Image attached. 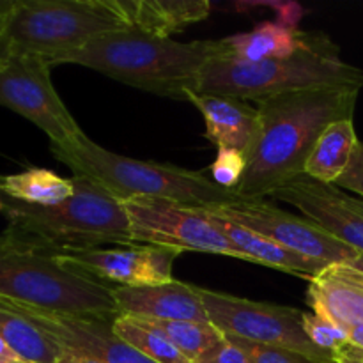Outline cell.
I'll return each mask as SVG.
<instances>
[{"label": "cell", "mask_w": 363, "mask_h": 363, "mask_svg": "<svg viewBox=\"0 0 363 363\" xmlns=\"http://www.w3.org/2000/svg\"><path fill=\"white\" fill-rule=\"evenodd\" d=\"M360 87H321L259 99L261 126L247 156V172L236 194L268 199L303 176L305 163L330 124L353 119Z\"/></svg>", "instance_id": "cell-1"}, {"label": "cell", "mask_w": 363, "mask_h": 363, "mask_svg": "<svg viewBox=\"0 0 363 363\" xmlns=\"http://www.w3.org/2000/svg\"><path fill=\"white\" fill-rule=\"evenodd\" d=\"M220 55V39L181 43L128 27L94 39L62 64H78L130 87L186 101L190 92H197L202 69Z\"/></svg>", "instance_id": "cell-2"}, {"label": "cell", "mask_w": 363, "mask_h": 363, "mask_svg": "<svg viewBox=\"0 0 363 363\" xmlns=\"http://www.w3.org/2000/svg\"><path fill=\"white\" fill-rule=\"evenodd\" d=\"M0 300L57 315H119L112 286L66 264L53 248L13 227L0 233Z\"/></svg>", "instance_id": "cell-3"}, {"label": "cell", "mask_w": 363, "mask_h": 363, "mask_svg": "<svg viewBox=\"0 0 363 363\" xmlns=\"http://www.w3.org/2000/svg\"><path fill=\"white\" fill-rule=\"evenodd\" d=\"M52 152L73 170V176L92 181L123 202L160 199L190 208L215 209L241 201L236 191L218 186L206 174L117 155L87 135L64 147H52Z\"/></svg>", "instance_id": "cell-4"}, {"label": "cell", "mask_w": 363, "mask_h": 363, "mask_svg": "<svg viewBox=\"0 0 363 363\" xmlns=\"http://www.w3.org/2000/svg\"><path fill=\"white\" fill-rule=\"evenodd\" d=\"M363 85V71L340 57V50L323 32L289 57L240 62L213 59L199 78V94L230 96L259 101L269 96L321 87Z\"/></svg>", "instance_id": "cell-5"}, {"label": "cell", "mask_w": 363, "mask_h": 363, "mask_svg": "<svg viewBox=\"0 0 363 363\" xmlns=\"http://www.w3.org/2000/svg\"><path fill=\"white\" fill-rule=\"evenodd\" d=\"M74 195L57 206H32L4 199L9 227L57 252L130 247V218L123 201L85 177L73 176Z\"/></svg>", "instance_id": "cell-6"}, {"label": "cell", "mask_w": 363, "mask_h": 363, "mask_svg": "<svg viewBox=\"0 0 363 363\" xmlns=\"http://www.w3.org/2000/svg\"><path fill=\"white\" fill-rule=\"evenodd\" d=\"M128 27L117 0H14L4 55H32L57 66L94 39Z\"/></svg>", "instance_id": "cell-7"}, {"label": "cell", "mask_w": 363, "mask_h": 363, "mask_svg": "<svg viewBox=\"0 0 363 363\" xmlns=\"http://www.w3.org/2000/svg\"><path fill=\"white\" fill-rule=\"evenodd\" d=\"M201 291L206 312L223 337L250 340L264 346L286 347L323 363H333L332 354L318 350L303 330V312L286 305L262 303L218 291Z\"/></svg>", "instance_id": "cell-8"}, {"label": "cell", "mask_w": 363, "mask_h": 363, "mask_svg": "<svg viewBox=\"0 0 363 363\" xmlns=\"http://www.w3.org/2000/svg\"><path fill=\"white\" fill-rule=\"evenodd\" d=\"M52 67L39 57L2 55L0 106L35 124L50 138L52 147H64L85 133L55 91Z\"/></svg>", "instance_id": "cell-9"}, {"label": "cell", "mask_w": 363, "mask_h": 363, "mask_svg": "<svg viewBox=\"0 0 363 363\" xmlns=\"http://www.w3.org/2000/svg\"><path fill=\"white\" fill-rule=\"evenodd\" d=\"M123 204L135 245L170 248L179 254L202 252L248 261L216 229L204 209L160 199H131Z\"/></svg>", "instance_id": "cell-10"}, {"label": "cell", "mask_w": 363, "mask_h": 363, "mask_svg": "<svg viewBox=\"0 0 363 363\" xmlns=\"http://www.w3.org/2000/svg\"><path fill=\"white\" fill-rule=\"evenodd\" d=\"M208 211L269 238L296 254L326 264H350L360 255V252L330 236L308 218L284 211L268 199H259V201L241 199L234 204L208 209Z\"/></svg>", "instance_id": "cell-11"}, {"label": "cell", "mask_w": 363, "mask_h": 363, "mask_svg": "<svg viewBox=\"0 0 363 363\" xmlns=\"http://www.w3.org/2000/svg\"><path fill=\"white\" fill-rule=\"evenodd\" d=\"M57 252V250H55ZM60 261L112 287L158 286L174 280L179 252L152 245L57 252Z\"/></svg>", "instance_id": "cell-12"}, {"label": "cell", "mask_w": 363, "mask_h": 363, "mask_svg": "<svg viewBox=\"0 0 363 363\" xmlns=\"http://www.w3.org/2000/svg\"><path fill=\"white\" fill-rule=\"evenodd\" d=\"M272 199L291 204L325 233L363 254V211L357 199L335 184L300 176L277 190Z\"/></svg>", "instance_id": "cell-13"}, {"label": "cell", "mask_w": 363, "mask_h": 363, "mask_svg": "<svg viewBox=\"0 0 363 363\" xmlns=\"http://www.w3.org/2000/svg\"><path fill=\"white\" fill-rule=\"evenodd\" d=\"M2 301L21 312L43 332L48 333L59 346L67 347V350L80 351L101 363H156L113 333V319L91 318V315H85V318L57 315L21 307L13 301Z\"/></svg>", "instance_id": "cell-14"}, {"label": "cell", "mask_w": 363, "mask_h": 363, "mask_svg": "<svg viewBox=\"0 0 363 363\" xmlns=\"http://www.w3.org/2000/svg\"><path fill=\"white\" fill-rule=\"evenodd\" d=\"M117 314L160 321L211 323L197 286L170 280L158 286L113 287Z\"/></svg>", "instance_id": "cell-15"}, {"label": "cell", "mask_w": 363, "mask_h": 363, "mask_svg": "<svg viewBox=\"0 0 363 363\" xmlns=\"http://www.w3.org/2000/svg\"><path fill=\"white\" fill-rule=\"evenodd\" d=\"M307 305L350 333L363 325V273L351 264H332L308 282Z\"/></svg>", "instance_id": "cell-16"}, {"label": "cell", "mask_w": 363, "mask_h": 363, "mask_svg": "<svg viewBox=\"0 0 363 363\" xmlns=\"http://www.w3.org/2000/svg\"><path fill=\"white\" fill-rule=\"evenodd\" d=\"M186 101L202 113L206 138L211 140L216 149H236L248 156L261 126L257 106L254 108L240 98L199 92H190Z\"/></svg>", "instance_id": "cell-17"}, {"label": "cell", "mask_w": 363, "mask_h": 363, "mask_svg": "<svg viewBox=\"0 0 363 363\" xmlns=\"http://www.w3.org/2000/svg\"><path fill=\"white\" fill-rule=\"evenodd\" d=\"M204 211L208 213V216L215 223L216 229L248 259V262L269 266V268L291 273V275H296L300 279L308 280V282L315 275H319L323 269L332 266L326 264V262L315 261V259L305 257L301 254H296V252L282 247L277 241L261 236V234L254 233V230L247 229V227L240 225V223L230 222V220L223 218V216L216 215V213L208 211V209H204Z\"/></svg>", "instance_id": "cell-18"}, {"label": "cell", "mask_w": 363, "mask_h": 363, "mask_svg": "<svg viewBox=\"0 0 363 363\" xmlns=\"http://www.w3.org/2000/svg\"><path fill=\"white\" fill-rule=\"evenodd\" d=\"M314 32H305L284 21H262L252 30L220 39V59L240 62H261L289 57L311 41Z\"/></svg>", "instance_id": "cell-19"}, {"label": "cell", "mask_w": 363, "mask_h": 363, "mask_svg": "<svg viewBox=\"0 0 363 363\" xmlns=\"http://www.w3.org/2000/svg\"><path fill=\"white\" fill-rule=\"evenodd\" d=\"M117 6L130 27L160 38H170L211 13L206 0H117Z\"/></svg>", "instance_id": "cell-20"}, {"label": "cell", "mask_w": 363, "mask_h": 363, "mask_svg": "<svg viewBox=\"0 0 363 363\" xmlns=\"http://www.w3.org/2000/svg\"><path fill=\"white\" fill-rule=\"evenodd\" d=\"M358 144L353 119L330 124L307 158L303 174L319 183L335 184L350 169Z\"/></svg>", "instance_id": "cell-21"}, {"label": "cell", "mask_w": 363, "mask_h": 363, "mask_svg": "<svg viewBox=\"0 0 363 363\" xmlns=\"http://www.w3.org/2000/svg\"><path fill=\"white\" fill-rule=\"evenodd\" d=\"M0 195L23 204L57 206L73 197L74 181L53 170L30 167L23 172L0 176Z\"/></svg>", "instance_id": "cell-22"}, {"label": "cell", "mask_w": 363, "mask_h": 363, "mask_svg": "<svg viewBox=\"0 0 363 363\" xmlns=\"http://www.w3.org/2000/svg\"><path fill=\"white\" fill-rule=\"evenodd\" d=\"M0 337L27 363H57L62 347L21 312L0 300Z\"/></svg>", "instance_id": "cell-23"}, {"label": "cell", "mask_w": 363, "mask_h": 363, "mask_svg": "<svg viewBox=\"0 0 363 363\" xmlns=\"http://www.w3.org/2000/svg\"><path fill=\"white\" fill-rule=\"evenodd\" d=\"M112 330L119 339L140 351L149 360L156 363H191L190 358L181 353L169 339L142 323L140 319L117 315L112 323Z\"/></svg>", "instance_id": "cell-24"}, {"label": "cell", "mask_w": 363, "mask_h": 363, "mask_svg": "<svg viewBox=\"0 0 363 363\" xmlns=\"http://www.w3.org/2000/svg\"><path fill=\"white\" fill-rule=\"evenodd\" d=\"M137 319V318H135ZM152 330L169 339L177 350L186 354L191 362L223 339L222 333L211 323L195 321H160V319H140Z\"/></svg>", "instance_id": "cell-25"}, {"label": "cell", "mask_w": 363, "mask_h": 363, "mask_svg": "<svg viewBox=\"0 0 363 363\" xmlns=\"http://www.w3.org/2000/svg\"><path fill=\"white\" fill-rule=\"evenodd\" d=\"M303 330L307 333L308 340L318 350L325 351L332 357L340 346H344L350 340V337L342 328L333 325L328 319L314 314V312H303Z\"/></svg>", "instance_id": "cell-26"}, {"label": "cell", "mask_w": 363, "mask_h": 363, "mask_svg": "<svg viewBox=\"0 0 363 363\" xmlns=\"http://www.w3.org/2000/svg\"><path fill=\"white\" fill-rule=\"evenodd\" d=\"M209 170L213 183L225 190L236 191L247 172V156L236 149H218L216 160Z\"/></svg>", "instance_id": "cell-27"}, {"label": "cell", "mask_w": 363, "mask_h": 363, "mask_svg": "<svg viewBox=\"0 0 363 363\" xmlns=\"http://www.w3.org/2000/svg\"><path fill=\"white\" fill-rule=\"evenodd\" d=\"M227 339L233 340L243 351L250 363H323L307 357V354L286 350V347L264 346V344L250 342V340L236 339V337H227Z\"/></svg>", "instance_id": "cell-28"}, {"label": "cell", "mask_w": 363, "mask_h": 363, "mask_svg": "<svg viewBox=\"0 0 363 363\" xmlns=\"http://www.w3.org/2000/svg\"><path fill=\"white\" fill-rule=\"evenodd\" d=\"M191 363H250L248 358L245 357L243 351L229 340L227 337H223L220 342H216L215 346L209 347L206 353H202L197 360Z\"/></svg>", "instance_id": "cell-29"}, {"label": "cell", "mask_w": 363, "mask_h": 363, "mask_svg": "<svg viewBox=\"0 0 363 363\" xmlns=\"http://www.w3.org/2000/svg\"><path fill=\"white\" fill-rule=\"evenodd\" d=\"M335 186H339L340 190L353 191L354 195L362 197L363 201V142L358 144L350 169H347L346 174L337 181Z\"/></svg>", "instance_id": "cell-30"}, {"label": "cell", "mask_w": 363, "mask_h": 363, "mask_svg": "<svg viewBox=\"0 0 363 363\" xmlns=\"http://www.w3.org/2000/svg\"><path fill=\"white\" fill-rule=\"evenodd\" d=\"M333 363H363V347L347 340L333 353Z\"/></svg>", "instance_id": "cell-31"}, {"label": "cell", "mask_w": 363, "mask_h": 363, "mask_svg": "<svg viewBox=\"0 0 363 363\" xmlns=\"http://www.w3.org/2000/svg\"><path fill=\"white\" fill-rule=\"evenodd\" d=\"M14 0H0V59L4 55V43H6V25L13 9Z\"/></svg>", "instance_id": "cell-32"}, {"label": "cell", "mask_w": 363, "mask_h": 363, "mask_svg": "<svg viewBox=\"0 0 363 363\" xmlns=\"http://www.w3.org/2000/svg\"><path fill=\"white\" fill-rule=\"evenodd\" d=\"M60 347H62V346H60ZM57 363H101V362H98L96 358L89 357V354L80 353V351L62 347V353H60V357H59V360H57Z\"/></svg>", "instance_id": "cell-33"}, {"label": "cell", "mask_w": 363, "mask_h": 363, "mask_svg": "<svg viewBox=\"0 0 363 363\" xmlns=\"http://www.w3.org/2000/svg\"><path fill=\"white\" fill-rule=\"evenodd\" d=\"M0 363H27L21 357H18L13 350L0 337Z\"/></svg>", "instance_id": "cell-34"}, {"label": "cell", "mask_w": 363, "mask_h": 363, "mask_svg": "<svg viewBox=\"0 0 363 363\" xmlns=\"http://www.w3.org/2000/svg\"><path fill=\"white\" fill-rule=\"evenodd\" d=\"M347 337H350V342H353V344H357V346L363 347V325L351 330V332L347 333Z\"/></svg>", "instance_id": "cell-35"}, {"label": "cell", "mask_w": 363, "mask_h": 363, "mask_svg": "<svg viewBox=\"0 0 363 363\" xmlns=\"http://www.w3.org/2000/svg\"><path fill=\"white\" fill-rule=\"evenodd\" d=\"M351 266H353V268H357V269H360V272L363 273V254H360L358 255L357 259H354V261H351L350 262Z\"/></svg>", "instance_id": "cell-36"}, {"label": "cell", "mask_w": 363, "mask_h": 363, "mask_svg": "<svg viewBox=\"0 0 363 363\" xmlns=\"http://www.w3.org/2000/svg\"><path fill=\"white\" fill-rule=\"evenodd\" d=\"M0 213H4V199H2V195H0Z\"/></svg>", "instance_id": "cell-37"}, {"label": "cell", "mask_w": 363, "mask_h": 363, "mask_svg": "<svg viewBox=\"0 0 363 363\" xmlns=\"http://www.w3.org/2000/svg\"><path fill=\"white\" fill-rule=\"evenodd\" d=\"M357 204H358V208H360L363 211V201H362V199H357Z\"/></svg>", "instance_id": "cell-38"}]
</instances>
